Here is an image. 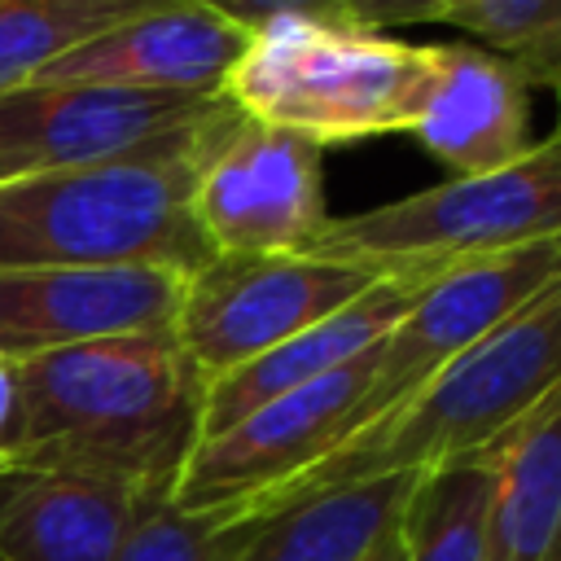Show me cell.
I'll list each match as a JSON object with an SVG mask.
<instances>
[{"label":"cell","instance_id":"6da1fadb","mask_svg":"<svg viewBox=\"0 0 561 561\" xmlns=\"http://www.w3.org/2000/svg\"><path fill=\"white\" fill-rule=\"evenodd\" d=\"M18 465L171 495L202 438V373L171 329L61 346L18 364Z\"/></svg>","mask_w":561,"mask_h":561},{"label":"cell","instance_id":"7a4b0ae2","mask_svg":"<svg viewBox=\"0 0 561 561\" xmlns=\"http://www.w3.org/2000/svg\"><path fill=\"white\" fill-rule=\"evenodd\" d=\"M557 394H561V280H552L539 298H530L522 311L495 324L482 342L460 351L399 408H390L359 434L342 438L333 451H324L302 473L245 504L224 526L272 517L337 486L394 478V473H425L447 460L486 456Z\"/></svg>","mask_w":561,"mask_h":561},{"label":"cell","instance_id":"3957f363","mask_svg":"<svg viewBox=\"0 0 561 561\" xmlns=\"http://www.w3.org/2000/svg\"><path fill=\"white\" fill-rule=\"evenodd\" d=\"M232 118L224 101L184 140L79 171L0 184V267H167L202 272L215 250L193 219V180Z\"/></svg>","mask_w":561,"mask_h":561},{"label":"cell","instance_id":"277c9868","mask_svg":"<svg viewBox=\"0 0 561 561\" xmlns=\"http://www.w3.org/2000/svg\"><path fill=\"white\" fill-rule=\"evenodd\" d=\"M438 44L289 13L245 31L219 96L237 114L320 149L390 131L408 136L438 83Z\"/></svg>","mask_w":561,"mask_h":561},{"label":"cell","instance_id":"5b68a950","mask_svg":"<svg viewBox=\"0 0 561 561\" xmlns=\"http://www.w3.org/2000/svg\"><path fill=\"white\" fill-rule=\"evenodd\" d=\"M552 237H561V127L500 171L447 175L399 202L333 215L307 254L430 285Z\"/></svg>","mask_w":561,"mask_h":561},{"label":"cell","instance_id":"8992f818","mask_svg":"<svg viewBox=\"0 0 561 561\" xmlns=\"http://www.w3.org/2000/svg\"><path fill=\"white\" fill-rule=\"evenodd\" d=\"M381 276L316 254H215L184 280L175 342L215 381L355 302Z\"/></svg>","mask_w":561,"mask_h":561},{"label":"cell","instance_id":"52a82bcc","mask_svg":"<svg viewBox=\"0 0 561 561\" xmlns=\"http://www.w3.org/2000/svg\"><path fill=\"white\" fill-rule=\"evenodd\" d=\"M224 96L110 83H26L0 96V184L140 158L197 131Z\"/></svg>","mask_w":561,"mask_h":561},{"label":"cell","instance_id":"ba28073f","mask_svg":"<svg viewBox=\"0 0 561 561\" xmlns=\"http://www.w3.org/2000/svg\"><path fill=\"white\" fill-rule=\"evenodd\" d=\"M193 219L215 254H307L333 219L320 145L232 110L197 167Z\"/></svg>","mask_w":561,"mask_h":561},{"label":"cell","instance_id":"9c48e42d","mask_svg":"<svg viewBox=\"0 0 561 561\" xmlns=\"http://www.w3.org/2000/svg\"><path fill=\"white\" fill-rule=\"evenodd\" d=\"M373 359H377V346H368L364 355L346 359L342 368L245 412L237 425H228L210 438H197V447L188 451V460L175 478L171 504L180 513L224 526L245 504H254L259 495L289 482L324 451H333L346 434L355 403L368 390Z\"/></svg>","mask_w":561,"mask_h":561},{"label":"cell","instance_id":"30bf717a","mask_svg":"<svg viewBox=\"0 0 561 561\" xmlns=\"http://www.w3.org/2000/svg\"><path fill=\"white\" fill-rule=\"evenodd\" d=\"M552 280H561V237L522 245V250H508V254H495L482 263H465V267L421 285L412 307L377 342L368 390L355 403L342 438L359 434L364 425H373L377 416L399 408L438 368H447L460 351L482 342L495 324H504L513 311H522L530 298H539Z\"/></svg>","mask_w":561,"mask_h":561},{"label":"cell","instance_id":"8fae6325","mask_svg":"<svg viewBox=\"0 0 561 561\" xmlns=\"http://www.w3.org/2000/svg\"><path fill=\"white\" fill-rule=\"evenodd\" d=\"M184 280L167 267H0V359L171 329Z\"/></svg>","mask_w":561,"mask_h":561},{"label":"cell","instance_id":"7c38bea8","mask_svg":"<svg viewBox=\"0 0 561 561\" xmlns=\"http://www.w3.org/2000/svg\"><path fill=\"white\" fill-rule=\"evenodd\" d=\"M245 48V31L197 0H180L127 18L96 39L61 53L35 83H110L145 92H206L219 96L224 75Z\"/></svg>","mask_w":561,"mask_h":561},{"label":"cell","instance_id":"4fadbf2b","mask_svg":"<svg viewBox=\"0 0 561 561\" xmlns=\"http://www.w3.org/2000/svg\"><path fill=\"white\" fill-rule=\"evenodd\" d=\"M153 500L167 495L18 465L0 473V561H118L127 530Z\"/></svg>","mask_w":561,"mask_h":561},{"label":"cell","instance_id":"5bb4252c","mask_svg":"<svg viewBox=\"0 0 561 561\" xmlns=\"http://www.w3.org/2000/svg\"><path fill=\"white\" fill-rule=\"evenodd\" d=\"M438 83L412 123V140L451 175H486L522 158L530 140V88L478 44H438Z\"/></svg>","mask_w":561,"mask_h":561},{"label":"cell","instance_id":"9a60e30c","mask_svg":"<svg viewBox=\"0 0 561 561\" xmlns=\"http://www.w3.org/2000/svg\"><path fill=\"white\" fill-rule=\"evenodd\" d=\"M421 294L416 280H399V276H381L377 285H368L355 302H346L342 311L324 316L320 324L285 337L280 346L245 359L241 368L206 381L202 390V438L237 425L245 412L342 368L346 359L364 355L368 346H377L394 320L412 307V298Z\"/></svg>","mask_w":561,"mask_h":561},{"label":"cell","instance_id":"2e32d148","mask_svg":"<svg viewBox=\"0 0 561 561\" xmlns=\"http://www.w3.org/2000/svg\"><path fill=\"white\" fill-rule=\"evenodd\" d=\"M491 500L478 561H561V394L486 451Z\"/></svg>","mask_w":561,"mask_h":561},{"label":"cell","instance_id":"e0dca14e","mask_svg":"<svg viewBox=\"0 0 561 561\" xmlns=\"http://www.w3.org/2000/svg\"><path fill=\"white\" fill-rule=\"evenodd\" d=\"M412 482L416 473L373 478L311 495L259 522H232L241 526L232 561H364L399 526Z\"/></svg>","mask_w":561,"mask_h":561},{"label":"cell","instance_id":"ac0fdd59","mask_svg":"<svg viewBox=\"0 0 561 561\" xmlns=\"http://www.w3.org/2000/svg\"><path fill=\"white\" fill-rule=\"evenodd\" d=\"M486 500H491L486 456L447 460L416 473L399 513L403 561H478Z\"/></svg>","mask_w":561,"mask_h":561},{"label":"cell","instance_id":"d6986e66","mask_svg":"<svg viewBox=\"0 0 561 561\" xmlns=\"http://www.w3.org/2000/svg\"><path fill=\"white\" fill-rule=\"evenodd\" d=\"M180 0H0V96L35 83L61 53Z\"/></svg>","mask_w":561,"mask_h":561},{"label":"cell","instance_id":"ffe728a7","mask_svg":"<svg viewBox=\"0 0 561 561\" xmlns=\"http://www.w3.org/2000/svg\"><path fill=\"white\" fill-rule=\"evenodd\" d=\"M438 22L478 35V48L504 57L526 88L561 101V0H447Z\"/></svg>","mask_w":561,"mask_h":561},{"label":"cell","instance_id":"44dd1931","mask_svg":"<svg viewBox=\"0 0 561 561\" xmlns=\"http://www.w3.org/2000/svg\"><path fill=\"white\" fill-rule=\"evenodd\" d=\"M237 543L241 526H215L206 517L180 513L167 495L145 504L136 526L127 530L118 561H232Z\"/></svg>","mask_w":561,"mask_h":561},{"label":"cell","instance_id":"7402d4cb","mask_svg":"<svg viewBox=\"0 0 561 561\" xmlns=\"http://www.w3.org/2000/svg\"><path fill=\"white\" fill-rule=\"evenodd\" d=\"M206 4L210 13H219L224 22L241 26V31H254L272 18H329V22H342V0H197Z\"/></svg>","mask_w":561,"mask_h":561},{"label":"cell","instance_id":"603a6c76","mask_svg":"<svg viewBox=\"0 0 561 561\" xmlns=\"http://www.w3.org/2000/svg\"><path fill=\"white\" fill-rule=\"evenodd\" d=\"M447 0H342V22L368 31H399L416 22H438Z\"/></svg>","mask_w":561,"mask_h":561},{"label":"cell","instance_id":"cb8c5ba5","mask_svg":"<svg viewBox=\"0 0 561 561\" xmlns=\"http://www.w3.org/2000/svg\"><path fill=\"white\" fill-rule=\"evenodd\" d=\"M18 434H22V381H18V364L0 359V473L18 469Z\"/></svg>","mask_w":561,"mask_h":561},{"label":"cell","instance_id":"d4e9b609","mask_svg":"<svg viewBox=\"0 0 561 561\" xmlns=\"http://www.w3.org/2000/svg\"><path fill=\"white\" fill-rule=\"evenodd\" d=\"M364 561H403V548H399V526H394V530H390V535H386V539H381V543H377V548H373Z\"/></svg>","mask_w":561,"mask_h":561}]
</instances>
